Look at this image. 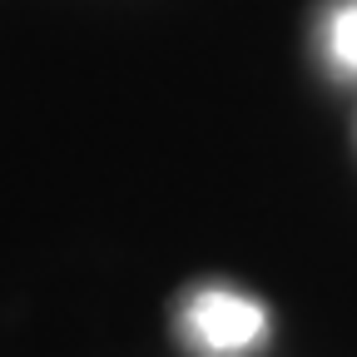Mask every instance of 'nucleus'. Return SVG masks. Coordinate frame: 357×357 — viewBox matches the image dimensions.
Here are the masks:
<instances>
[{
    "instance_id": "2",
    "label": "nucleus",
    "mask_w": 357,
    "mask_h": 357,
    "mask_svg": "<svg viewBox=\"0 0 357 357\" xmlns=\"http://www.w3.org/2000/svg\"><path fill=\"white\" fill-rule=\"evenodd\" d=\"M333 55L357 70V6L337 10V20H333Z\"/></svg>"
},
{
    "instance_id": "1",
    "label": "nucleus",
    "mask_w": 357,
    "mask_h": 357,
    "mask_svg": "<svg viewBox=\"0 0 357 357\" xmlns=\"http://www.w3.org/2000/svg\"><path fill=\"white\" fill-rule=\"evenodd\" d=\"M189 328H194L199 342L213 347V352H238V347L258 342V333H263V307H258L253 298H238V293L213 288V293H199V298H194Z\"/></svg>"
}]
</instances>
